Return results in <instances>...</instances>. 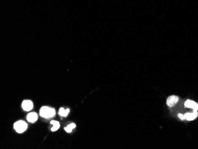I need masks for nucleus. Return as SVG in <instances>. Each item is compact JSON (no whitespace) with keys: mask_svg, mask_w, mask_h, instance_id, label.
<instances>
[{"mask_svg":"<svg viewBox=\"0 0 198 149\" xmlns=\"http://www.w3.org/2000/svg\"><path fill=\"white\" fill-rule=\"evenodd\" d=\"M184 106L186 108H192L194 110H196V111L198 110V104L196 102H194L193 101L187 100L184 103Z\"/></svg>","mask_w":198,"mask_h":149,"instance_id":"obj_4","label":"nucleus"},{"mask_svg":"<svg viewBox=\"0 0 198 149\" xmlns=\"http://www.w3.org/2000/svg\"><path fill=\"white\" fill-rule=\"evenodd\" d=\"M76 127V124L74 123H72L69 124V125H68L67 127H65L64 129L67 132H71L72 131V129L75 128Z\"/></svg>","mask_w":198,"mask_h":149,"instance_id":"obj_10","label":"nucleus"},{"mask_svg":"<svg viewBox=\"0 0 198 149\" xmlns=\"http://www.w3.org/2000/svg\"><path fill=\"white\" fill-rule=\"evenodd\" d=\"M69 112V109H67L65 110L63 108H61L59 109L58 113H59V115L61 117H67Z\"/></svg>","mask_w":198,"mask_h":149,"instance_id":"obj_8","label":"nucleus"},{"mask_svg":"<svg viewBox=\"0 0 198 149\" xmlns=\"http://www.w3.org/2000/svg\"><path fill=\"white\" fill-rule=\"evenodd\" d=\"M38 115H37V114L35 112L30 113L27 116L28 121L31 123L35 122L37 121V119H38Z\"/></svg>","mask_w":198,"mask_h":149,"instance_id":"obj_7","label":"nucleus"},{"mask_svg":"<svg viewBox=\"0 0 198 149\" xmlns=\"http://www.w3.org/2000/svg\"><path fill=\"white\" fill-rule=\"evenodd\" d=\"M22 108L24 110L29 111L33 108V102L29 100L24 101L22 103Z\"/></svg>","mask_w":198,"mask_h":149,"instance_id":"obj_5","label":"nucleus"},{"mask_svg":"<svg viewBox=\"0 0 198 149\" xmlns=\"http://www.w3.org/2000/svg\"><path fill=\"white\" fill-rule=\"evenodd\" d=\"M51 123L53 124L54 125L53 127L51 128L52 131H55L59 129V128L60 127V124H59V122L56 121H51Z\"/></svg>","mask_w":198,"mask_h":149,"instance_id":"obj_9","label":"nucleus"},{"mask_svg":"<svg viewBox=\"0 0 198 149\" xmlns=\"http://www.w3.org/2000/svg\"><path fill=\"white\" fill-rule=\"evenodd\" d=\"M178 117H179L181 120H184V119H185L184 115H183V114H178Z\"/></svg>","mask_w":198,"mask_h":149,"instance_id":"obj_11","label":"nucleus"},{"mask_svg":"<svg viewBox=\"0 0 198 149\" xmlns=\"http://www.w3.org/2000/svg\"><path fill=\"white\" fill-rule=\"evenodd\" d=\"M55 115V110L53 108L43 106L40 110V115L45 118H49L54 117Z\"/></svg>","mask_w":198,"mask_h":149,"instance_id":"obj_1","label":"nucleus"},{"mask_svg":"<svg viewBox=\"0 0 198 149\" xmlns=\"http://www.w3.org/2000/svg\"><path fill=\"white\" fill-rule=\"evenodd\" d=\"M14 128L18 133H23L28 128V124L23 121H19L14 124Z\"/></svg>","mask_w":198,"mask_h":149,"instance_id":"obj_2","label":"nucleus"},{"mask_svg":"<svg viewBox=\"0 0 198 149\" xmlns=\"http://www.w3.org/2000/svg\"><path fill=\"white\" fill-rule=\"evenodd\" d=\"M198 116L197 112L194 110L192 113H186L184 114L185 119L188 121H193Z\"/></svg>","mask_w":198,"mask_h":149,"instance_id":"obj_6","label":"nucleus"},{"mask_svg":"<svg viewBox=\"0 0 198 149\" xmlns=\"http://www.w3.org/2000/svg\"><path fill=\"white\" fill-rule=\"evenodd\" d=\"M179 101V97L177 96H171L168 97L167 100V105L169 107L174 106Z\"/></svg>","mask_w":198,"mask_h":149,"instance_id":"obj_3","label":"nucleus"}]
</instances>
